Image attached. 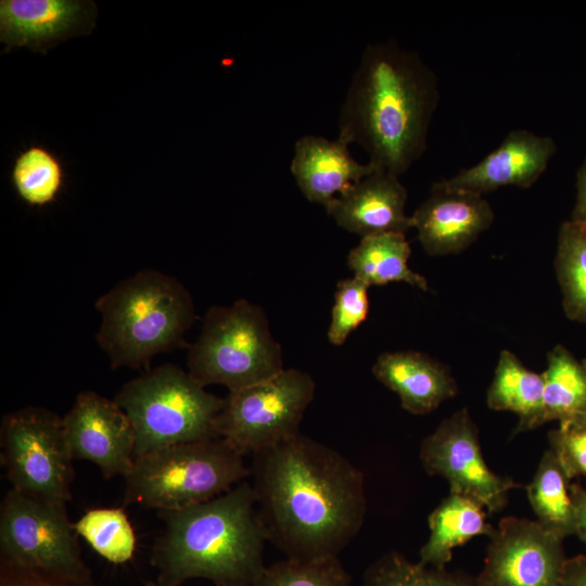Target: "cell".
<instances>
[{"label":"cell","mask_w":586,"mask_h":586,"mask_svg":"<svg viewBox=\"0 0 586 586\" xmlns=\"http://www.w3.org/2000/svg\"><path fill=\"white\" fill-rule=\"evenodd\" d=\"M250 469L267 540L285 558L337 557L360 531L364 475L337 450L300 433L254 454Z\"/></svg>","instance_id":"6da1fadb"},{"label":"cell","mask_w":586,"mask_h":586,"mask_svg":"<svg viewBox=\"0 0 586 586\" xmlns=\"http://www.w3.org/2000/svg\"><path fill=\"white\" fill-rule=\"evenodd\" d=\"M438 101L436 75L416 51L395 40L368 44L340 110L339 138L399 177L424 154Z\"/></svg>","instance_id":"7a4b0ae2"},{"label":"cell","mask_w":586,"mask_h":586,"mask_svg":"<svg viewBox=\"0 0 586 586\" xmlns=\"http://www.w3.org/2000/svg\"><path fill=\"white\" fill-rule=\"evenodd\" d=\"M165 523L151 551L158 586L205 578L216 586H253L264 571L266 533L251 482L207 501L158 511Z\"/></svg>","instance_id":"3957f363"},{"label":"cell","mask_w":586,"mask_h":586,"mask_svg":"<svg viewBox=\"0 0 586 586\" xmlns=\"http://www.w3.org/2000/svg\"><path fill=\"white\" fill-rule=\"evenodd\" d=\"M101 324L95 335L112 369L149 368L158 354L184 346L195 319L190 292L175 277L142 269L95 301Z\"/></svg>","instance_id":"277c9868"},{"label":"cell","mask_w":586,"mask_h":586,"mask_svg":"<svg viewBox=\"0 0 586 586\" xmlns=\"http://www.w3.org/2000/svg\"><path fill=\"white\" fill-rule=\"evenodd\" d=\"M250 474L244 455L222 437L171 445L135 458L124 476V502L179 510L228 492Z\"/></svg>","instance_id":"5b68a950"},{"label":"cell","mask_w":586,"mask_h":586,"mask_svg":"<svg viewBox=\"0 0 586 586\" xmlns=\"http://www.w3.org/2000/svg\"><path fill=\"white\" fill-rule=\"evenodd\" d=\"M115 402L135 431V458L171 445L219 437L225 399L212 394L173 364L145 370L128 381Z\"/></svg>","instance_id":"8992f818"},{"label":"cell","mask_w":586,"mask_h":586,"mask_svg":"<svg viewBox=\"0 0 586 586\" xmlns=\"http://www.w3.org/2000/svg\"><path fill=\"white\" fill-rule=\"evenodd\" d=\"M187 366L189 374L204 387L219 384L229 392L284 369L282 348L265 311L242 298L207 310L199 337L189 347Z\"/></svg>","instance_id":"52a82bcc"},{"label":"cell","mask_w":586,"mask_h":586,"mask_svg":"<svg viewBox=\"0 0 586 586\" xmlns=\"http://www.w3.org/2000/svg\"><path fill=\"white\" fill-rule=\"evenodd\" d=\"M0 565L94 586L66 502L9 489L0 505Z\"/></svg>","instance_id":"ba28073f"},{"label":"cell","mask_w":586,"mask_h":586,"mask_svg":"<svg viewBox=\"0 0 586 586\" xmlns=\"http://www.w3.org/2000/svg\"><path fill=\"white\" fill-rule=\"evenodd\" d=\"M316 384L309 373L282 369L275 375L229 392L218 417L217 432L244 456L298 435Z\"/></svg>","instance_id":"9c48e42d"},{"label":"cell","mask_w":586,"mask_h":586,"mask_svg":"<svg viewBox=\"0 0 586 586\" xmlns=\"http://www.w3.org/2000/svg\"><path fill=\"white\" fill-rule=\"evenodd\" d=\"M0 458L12 487L22 493L67 502L75 477L63 417L38 406L3 416Z\"/></svg>","instance_id":"30bf717a"},{"label":"cell","mask_w":586,"mask_h":586,"mask_svg":"<svg viewBox=\"0 0 586 586\" xmlns=\"http://www.w3.org/2000/svg\"><path fill=\"white\" fill-rule=\"evenodd\" d=\"M419 458L428 474L448 482L450 493L477 501L489 513L500 511L509 492L520 486L487 466L477 428L466 407L444 419L422 441Z\"/></svg>","instance_id":"8fae6325"},{"label":"cell","mask_w":586,"mask_h":586,"mask_svg":"<svg viewBox=\"0 0 586 586\" xmlns=\"http://www.w3.org/2000/svg\"><path fill=\"white\" fill-rule=\"evenodd\" d=\"M489 538L477 586H559L563 540L537 521L505 517Z\"/></svg>","instance_id":"7c38bea8"},{"label":"cell","mask_w":586,"mask_h":586,"mask_svg":"<svg viewBox=\"0 0 586 586\" xmlns=\"http://www.w3.org/2000/svg\"><path fill=\"white\" fill-rule=\"evenodd\" d=\"M66 443L74 460L95 464L105 479L125 476L135 460V431L115 399L80 392L63 417Z\"/></svg>","instance_id":"4fadbf2b"},{"label":"cell","mask_w":586,"mask_h":586,"mask_svg":"<svg viewBox=\"0 0 586 586\" xmlns=\"http://www.w3.org/2000/svg\"><path fill=\"white\" fill-rule=\"evenodd\" d=\"M555 153L552 138L515 129L479 163L434 184L479 195L504 187L530 188L546 170Z\"/></svg>","instance_id":"5bb4252c"},{"label":"cell","mask_w":586,"mask_h":586,"mask_svg":"<svg viewBox=\"0 0 586 586\" xmlns=\"http://www.w3.org/2000/svg\"><path fill=\"white\" fill-rule=\"evenodd\" d=\"M410 217L423 250L431 256H446L472 245L492 226L495 214L483 195L433 183L431 194Z\"/></svg>","instance_id":"9a60e30c"},{"label":"cell","mask_w":586,"mask_h":586,"mask_svg":"<svg viewBox=\"0 0 586 586\" xmlns=\"http://www.w3.org/2000/svg\"><path fill=\"white\" fill-rule=\"evenodd\" d=\"M97 7L81 0H1L0 41L5 51L27 47L35 52L69 37L92 31Z\"/></svg>","instance_id":"2e32d148"},{"label":"cell","mask_w":586,"mask_h":586,"mask_svg":"<svg viewBox=\"0 0 586 586\" xmlns=\"http://www.w3.org/2000/svg\"><path fill=\"white\" fill-rule=\"evenodd\" d=\"M406 202L407 190L399 177L377 169L324 208L342 229L365 238L411 229Z\"/></svg>","instance_id":"e0dca14e"},{"label":"cell","mask_w":586,"mask_h":586,"mask_svg":"<svg viewBox=\"0 0 586 586\" xmlns=\"http://www.w3.org/2000/svg\"><path fill=\"white\" fill-rule=\"evenodd\" d=\"M348 145L339 137L335 140L314 135L301 137L294 145L291 173L303 195L324 207L349 187L377 168L359 163Z\"/></svg>","instance_id":"ac0fdd59"},{"label":"cell","mask_w":586,"mask_h":586,"mask_svg":"<svg viewBox=\"0 0 586 586\" xmlns=\"http://www.w3.org/2000/svg\"><path fill=\"white\" fill-rule=\"evenodd\" d=\"M372 374L397 394L402 407L412 415L430 413L458 392L449 369L421 352L383 353L374 361Z\"/></svg>","instance_id":"d6986e66"},{"label":"cell","mask_w":586,"mask_h":586,"mask_svg":"<svg viewBox=\"0 0 586 586\" xmlns=\"http://www.w3.org/2000/svg\"><path fill=\"white\" fill-rule=\"evenodd\" d=\"M428 524L430 535L420 549L419 562L436 569L446 568L456 547L479 535L491 536L495 530L481 504L450 492L430 513Z\"/></svg>","instance_id":"ffe728a7"},{"label":"cell","mask_w":586,"mask_h":586,"mask_svg":"<svg viewBox=\"0 0 586 586\" xmlns=\"http://www.w3.org/2000/svg\"><path fill=\"white\" fill-rule=\"evenodd\" d=\"M544 380L542 373L527 369L510 351L504 349L486 392L493 410L511 411L519 418L514 433L530 431L543 422Z\"/></svg>","instance_id":"44dd1931"},{"label":"cell","mask_w":586,"mask_h":586,"mask_svg":"<svg viewBox=\"0 0 586 586\" xmlns=\"http://www.w3.org/2000/svg\"><path fill=\"white\" fill-rule=\"evenodd\" d=\"M410 245L405 233L391 232L361 238L347 256L353 276L369 286L406 282L422 291L429 290L426 279L408 265Z\"/></svg>","instance_id":"7402d4cb"},{"label":"cell","mask_w":586,"mask_h":586,"mask_svg":"<svg viewBox=\"0 0 586 586\" xmlns=\"http://www.w3.org/2000/svg\"><path fill=\"white\" fill-rule=\"evenodd\" d=\"M571 480L549 448L543 454L532 481L526 486L537 522L562 540L575 535V519L570 494Z\"/></svg>","instance_id":"603a6c76"},{"label":"cell","mask_w":586,"mask_h":586,"mask_svg":"<svg viewBox=\"0 0 586 586\" xmlns=\"http://www.w3.org/2000/svg\"><path fill=\"white\" fill-rule=\"evenodd\" d=\"M542 375L544 424L586 413V366L565 346L558 344L548 352Z\"/></svg>","instance_id":"cb8c5ba5"},{"label":"cell","mask_w":586,"mask_h":586,"mask_svg":"<svg viewBox=\"0 0 586 586\" xmlns=\"http://www.w3.org/2000/svg\"><path fill=\"white\" fill-rule=\"evenodd\" d=\"M555 270L565 316L586 324V225L572 220L561 224Z\"/></svg>","instance_id":"d4e9b609"},{"label":"cell","mask_w":586,"mask_h":586,"mask_svg":"<svg viewBox=\"0 0 586 586\" xmlns=\"http://www.w3.org/2000/svg\"><path fill=\"white\" fill-rule=\"evenodd\" d=\"M65 170L61 160L42 145H30L14 160L11 183L27 205L44 207L54 203L62 191Z\"/></svg>","instance_id":"484cf974"},{"label":"cell","mask_w":586,"mask_h":586,"mask_svg":"<svg viewBox=\"0 0 586 586\" xmlns=\"http://www.w3.org/2000/svg\"><path fill=\"white\" fill-rule=\"evenodd\" d=\"M78 536L112 564L130 561L137 547L135 530L124 508H93L74 523Z\"/></svg>","instance_id":"4316f807"},{"label":"cell","mask_w":586,"mask_h":586,"mask_svg":"<svg viewBox=\"0 0 586 586\" xmlns=\"http://www.w3.org/2000/svg\"><path fill=\"white\" fill-rule=\"evenodd\" d=\"M361 586H477L475 578L418 562L388 552L365 571Z\"/></svg>","instance_id":"83f0119b"},{"label":"cell","mask_w":586,"mask_h":586,"mask_svg":"<svg viewBox=\"0 0 586 586\" xmlns=\"http://www.w3.org/2000/svg\"><path fill=\"white\" fill-rule=\"evenodd\" d=\"M349 573L337 557L319 560L285 558L266 565L253 586H349Z\"/></svg>","instance_id":"f1b7e54d"},{"label":"cell","mask_w":586,"mask_h":586,"mask_svg":"<svg viewBox=\"0 0 586 586\" xmlns=\"http://www.w3.org/2000/svg\"><path fill=\"white\" fill-rule=\"evenodd\" d=\"M369 288L355 276L339 281L327 332L332 345L344 344L351 333L367 319L370 309Z\"/></svg>","instance_id":"f546056e"},{"label":"cell","mask_w":586,"mask_h":586,"mask_svg":"<svg viewBox=\"0 0 586 586\" xmlns=\"http://www.w3.org/2000/svg\"><path fill=\"white\" fill-rule=\"evenodd\" d=\"M548 441L568 477L586 479V413L559 422Z\"/></svg>","instance_id":"4dcf8cb0"},{"label":"cell","mask_w":586,"mask_h":586,"mask_svg":"<svg viewBox=\"0 0 586 586\" xmlns=\"http://www.w3.org/2000/svg\"><path fill=\"white\" fill-rule=\"evenodd\" d=\"M0 586H85L61 577L0 565Z\"/></svg>","instance_id":"1f68e13d"},{"label":"cell","mask_w":586,"mask_h":586,"mask_svg":"<svg viewBox=\"0 0 586 586\" xmlns=\"http://www.w3.org/2000/svg\"><path fill=\"white\" fill-rule=\"evenodd\" d=\"M575 519V535L586 548V488L577 483L570 484Z\"/></svg>","instance_id":"d6a6232c"},{"label":"cell","mask_w":586,"mask_h":586,"mask_svg":"<svg viewBox=\"0 0 586 586\" xmlns=\"http://www.w3.org/2000/svg\"><path fill=\"white\" fill-rule=\"evenodd\" d=\"M559 586H586V555L566 559Z\"/></svg>","instance_id":"836d02e7"},{"label":"cell","mask_w":586,"mask_h":586,"mask_svg":"<svg viewBox=\"0 0 586 586\" xmlns=\"http://www.w3.org/2000/svg\"><path fill=\"white\" fill-rule=\"evenodd\" d=\"M570 220L586 225V158L577 173L576 200Z\"/></svg>","instance_id":"e575fe53"},{"label":"cell","mask_w":586,"mask_h":586,"mask_svg":"<svg viewBox=\"0 0 586 586\" xmlns=\"http://www.w3.org/2000/svg\"><path fill=\"white\" fill-rule=\"evenodd\" d=\"M145 586H158V585L156 583H154V582H149V583L145 584Z\"/></svg>","instance_id":"d590c367"},{"label":"cell","mask_w":586,"mask_h":586,"mask_svg":"<svg viewBox=\"0 0 586 586\" xmlns=\"http://www.w3.org/2000/svg\"><path fill=\"white\" fill-rule=\"evenodd\" d=\"M584 362V365L586 366V357L582 360Z\"/></svg>","instance_id":"8d00e7d4"}]
</instances>
